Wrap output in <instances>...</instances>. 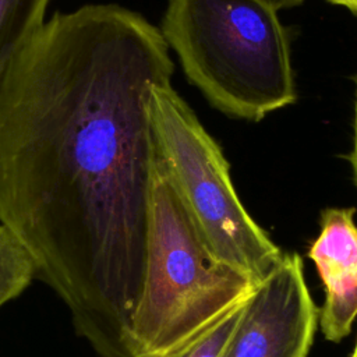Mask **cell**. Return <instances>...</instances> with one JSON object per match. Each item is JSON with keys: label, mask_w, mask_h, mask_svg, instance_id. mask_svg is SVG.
<instances>
[{"label": "cell", "mask_w": 357, "mask_h": 357, "mask_svg": "<svg viewBox=\"0 0 357 357\" xmlns=\"http://www.w3.org/2000/svg\"><path fill=\"white\" fill-rule=\"evenodd\" d=\"M119 4L54 13L0 82V225L98 357H135L159 152L151 92L174 63Z\"/></svg>", "instance_id": "cell-1"}, {"label": "cell", "mask_w": 357, "mask_h": 357, "mask_svg": "<svg viewBox=\"0 0 357 357\" xmlns=\"http://www.w3.org/2000/svg\"><path fill=\"white\" fill-rule=\"evenodd\" d=\"M278 11L266 0H167L159 29L215 109L259 121L297 96Z\"/></svg>", "instance_id": "cell-2"}, {"label": "cell", "mask_w": 357, "mask_h": 357, "mask_svg": "<svg viewBox=\"0 0 357 357\" xmlns=\"http://www.w3.org/2000/svg\"><path fill=\"white\" fill-rule=\"evenodd\" d=\"M255 286L208 252L159 159L144 282L130 325L135 357H176Z\"/></svg>", "instance_id": "cell-3"}, {"label": "cell", "mask_w": 357, "mask_h": 357, "mask_svg": "<svg viewBox=\"0 0 357 357\" xmlns=\"http://www.w3.org/2000/svg\"><path fill=\"white\" fill-rule=\"evenodd\" d=\"M149 113L162 167L202 244L258 284L284 252L241 204L219 144L172 84L152 89Z\"/></svg>", "instance_id": "cell-4"}, {"label": "cell", "mask_w": 357, "mask_h": 357, "mask_svg": "<svg viewBox=\"0 0 357 357\" xmlns=\"http://www.w3.org/2000/svg\"><path fill=\"white\" fill-rule=\"evenodd\" d=\"M318 321L303 258L283 254L248 296L223 357H308Z\"/></svg>", "instance_id": "cell-5"}, {"label": "cell", "mask_w": 357, "mask_h": 357, "mask_svg": "<svg viewBox=\"0 0 357 357\" xmlns=\"http://www.w3.org/2000/svg\"><path fill=\"white\" fill-rule=\"evenodd\" d=\"M356 208H326L319 233L308 248L325 287L319 326L329 342L350 335L357 318V223Z\"/></svg>", "instance_id": "cell-6"}, {"label": "cell", "mask_w": 357, "mask_h": 357, "mask_svg": "<svg viewBox=\"0 0 357 357\" xmlns=\"http://www.w3.org/2000/svg\"><path fill=\"white\" fill-rule=\"evenodd\" d=\"M50 0H0V82L43 26Z\"/></svg>", "instance_id": "cell-7"}, {"label": "cell", "mask_w": 357, "mask_h": 357, "mask_svg": "<svg viewBox=\"0 0 357 357\" xmlns=\"http://www.w3.org/2000/svg\"><path fill=\"white\" fill-rule=\"evenodd\" d=\"M35 275L36 268L29 252L0 225V307L20 296Z\"/></svg>", "instance_id": "cell-8"}, {"label": "cell", "mask_w": 357, "mask_h": 357, "mask_svg": "<svg viewBox=\"0 0 357 357\" xmlns=\"http://www.w3.org/2000/svg\"><path fill=\"white\" fill-rule=\"evenodd\" d=\"M247 298L230 310L212 328H209L202 336L180 351L176 357H223L238 325Z\"/></svg>", "instance_id": "cell-9"}, {"label": "cell", "mask_w": 357, "mask_h": 357, "mask_svg": "<svg viewBox=\"0 0 357 357\" xmlns=\"http://www.w3.org/2000/svg\"><path fill=\"white\" fill-rule=\"evenodd\" d=\"M349 160L353 169L354 181L357 185V91H356V105H354V135H353V148L349 155Z\"/></svg>", "instance_id": "cell-10"}, {"label": "cell", "mask_w": 357, "mask_h": 357, "mask_svg": "<svg viewBox=\"0 0 357 357\" xmlns=\"http://www.w3.org/2000/svg\"><path fill=\"white\" fill-rule=\"evenodd\" d=\"M266 1L271 3L272 6H275L278 10H282V8L297 7V6L303 4L305 0H266Z\"/></svg>", "instance_id": "cell-11"}, {"label": "cell", "mask_w": 357, "mask_h": 357, "mask_svg": "<svg viewBox=\"0 0 357 357\" xmlns=\"http://www.w3.org/2000/svg\"><path fill=\"white\" fill-rule=\"evenodd\" d=\"M326 1L336 4V6H342L357 15V0H326Z\"/></svg>", "instance_id": "cell-12"}, {"label": "cell", "mask_w": 357, "mask_h": 357, "mask_svg": "<svg viewBox=\"0 0 357 357\" xmlns=\"http://www.w3.org/2000/svg\"><path fill=\"white\" fill-rule=\"evenodd\" d=\"M350 357H357V339H356V343H354V349L351 351V356Z\"/></svg>", "instance_id": "cell-13"}]
</instances>
